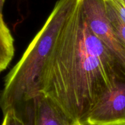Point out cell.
<instances>
[{
    "mask_svg": "<svg viewBox=\"0 0 125 125\" xmlns=\"http://www.w3.org/2000/svg\"><path fill=\"white\" fill-rule=\"evenodd\" d=\"M79 0H58L20 61L6 75L0 95L3 114L15 109L41 93L42 71L61 28Z\"/></svg>",
    "mask_w": 125,
    "mask_h": 125,
    "instance_id": "2",
    "label": "cell"
},
{
    "mask_svg": "<svg viewBox=\"0 0 125 125\" xmlns=\"http://www.w3.org/2000/svg\"><path fill=\"white\" fill-rule=\"evenodd\" d=\"M112 7L120 20L125 24V5L122 0H105Z\"/></svg>",
    "mask_w": 125,
    "mask_h": 125,
    "instance_id": "8",
    "label": "cell"
},
{
    "mask_svg": "<svg viewBox=\"0 0 125 125\" xmlns=\"http://www.w3.org/2000/svg\"><path fill=\"white\" fill-rule=\"evenodd\" d=\"M3 115L1 125H74L51 99L42 93Z\"/></svg>",
    "mask_w": 125,
    "mask_h": 125,
    "instance_id": "3",
    "label": "cell"
},
{
    "mask_svg": "<svg viewBox=\"0 0 125 125\" xmlns=\"http://www.w3.org/2000/svg\"><path fill=\"white\" fill-rule=\"evenodd\" d=\"M6 0H0V12L3 13V6H4V3Z\"/></svg>",
    "mask_w": 125,
    "mask_h": 125,
    "instance_id": "9",
    "label": "cell"
},
{
    "mask_svg": "<svg viewBox=\"0 0 125 125\" xmlns=\"http://www.w3.org/2000/svg\"><path fill=\"white\" fill-rule=\"evenodd\" d=\"M14 39L0 12V73L5 70L14 55Z\"/></svg>",
    "mask_w": 125,
    "mask_h": 125,
    "instance_id": "6",
    "label": "cell"
},
{
    "mask_svg": "<svg viewBox=\"0 0 125 125\" xmlns=\"http://www.w3.org/2000/svg\"><path fill=\"white\" fill-rule=\"evenodd\" d=\"M125 75L111 53L90 30L79 2L61 28L42 71L41 93L74 125Z\"/></svg>",
    "mask_w": 125,
    "mask_h": 125,
    "instance_id": "1",
    "label": "cell"
},
{
    "mask_svg": "<svg viewBox=\"0 0 125 125\" xmlns=\"http://www.w3.org/2000/svg\"><path fill=\"white\" fill-rule=\"evenodd\" d=\"M88 125V124H84V125Z\"/></svg>",
    "mask_w": 125,
    "mask_h": 125,
    "instance_id": "11",
    "label": "cell"
},
{
    "mask_svg": "<svg viewBox=\"0 0 125 125\" xmlns=\"http://www.w3.org/2000/svg\"><path fill=\"white\" fill-rule=\"evenodd\" d=\"M106 12L114 32L125 47V24L120 20L112 7L105 1Z\"/></svg>",
    "mask_w": 125,
    "mask_h": 125,
    "instance_id": "7",
    "label": "cell"
},
{
    "mask_svg": "<svg viewBox=\"0 0 125 125\" xmlns=\"http://www.w3.org/2000/svg\"><path fill=\"white\" fill-rule=\"evenodd\" d=\"M79 2L89 28L111 53L125 75V47L110 24L105 0H79Z\"/></svg>",
    "mask_w": 125,
    "mask_h": 125,
    "instance_id": "4",
    "label": "cell"
},
{
    "mask_svg": "<svg viewBox=\"0 0 125 125\" xmlns=\"http://www.w3.org/2000/svg\"><path fill=\"white\" fill-rule=\"evenodd\" d=\"M89 125H125V82L107 91L89 113Z\"/></svg>",
    "mask_w": 125,
    "mask_h": 125,
    "instance_id": "5",
    "label": "cell"
},
{
    "mask_svg": "<svg viewBox=\"0 0 125 125\" xmlns=\"http://www.w3.org/2000/svg\"><path fill=\"white\" fill-rule=\"evenodd\" d=\"M122 1L123 2V3L125 4V0H122Z\"/></svg>",
    "mask_w": 125,
    "mask_h": 125,
    "instance_id": "10",
    "label": "cell"
}]
</instances>
